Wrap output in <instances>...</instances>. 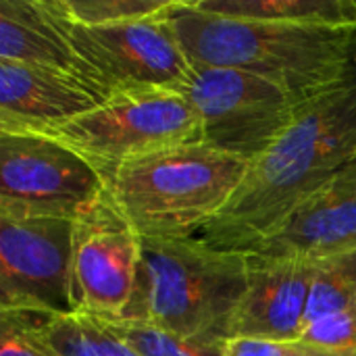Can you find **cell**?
<instances>
[{
	"label": "cell",
	"instance_id": "obj_1",
	"mask_svg": "<svg viewBox=\"0 0 356 356\" xmlns=\"http://www.w3.org/2000/svg\"><path fill=\"white\" fill-rule=\"evenodd\" d=\"M356 156V65L332 90L300 104L252 163L227 207L196 236L217 250L252 252L300 202Z\"/></svg>",
	"mask_w": 356,
	"mask_h": 356
},
{
	"label": "cell",
	"instance_id": "obj_2",
	"mask_svg": "<svg viewBox=\"0 0 356 356\" xmlns=\"http://www.w3.org/2000/svg\"><path fill=\"white\" fill-rule=\"evenodd\" d=\"M167 19L192 65L254 73L300 102L338 86L356 65V29L221 17L192 0H177Z\"/></svg>",
	"mask_w": 356,
	"mask_h": 356
},
{
	"label": "cell",
	"instance_id": "obj_3",
	"mask_svg": "<svg viewBox=\"0 0 356 356\" xmlns=\"http://www.w3.org/2000/svg\"><path fill=\"white\" fill-rule=\"evenodd\" d=\"M248 257L200 238H142L136 288L121 319L223 344L246 290Z\"/></svg>",
	"mask_w": 356,
	"mask_h": 356
},
{
	"label": "cell",
	"instance_id": "obj_4",
	"mask_svg": "<svg viewBox=\"0 0 356 356\" xmlns=\"http://www.w3.org/2000/svg\"><path fill=\"white\" fill-rule=\"evenodd\" d=\"M246 171L238 156L184 144L121 165L106 188L142 238H196L227 207Z\"/></svg>",
	"mask_w": 356,
	"mask_h": 356
},
{
	"label": "cell",
	"instance_id": "obj_5",
	"mask_svg": "<svg viewBox=\"0 0 356 356\" xmlns=\"http://www.w3.org/2000/svg\"><path fill=\"white\" fill-rule=\"evenodd\" d=\"M46 136L83 156L104 184L129 161L173 146L202 144L198 115L179 90L115 94Z\"/></svg>",
	"mask_w": 356,
	"mask_h": 356
},
{
	"label": "cell",
	"instance_id": "obj_6",
	"mask_svg": "<svg viewBox=\"0 0 356 356\" xmlns=\"http://www.w3.org/2000/svg\"><path fill=\"white\" fill-rule=\"evenodd\" d=\"M48 2L81 63L83 79L102 100L138 90H181L192 77L194 65L184 54L167 13L131 23L79 25L54 0Z\"/></svg>",
	"mask_w": 356,
	"mask_h": 356
},
{
	"label": "cell",
	"instance_id": "obj_7",
	"mask_svg": "<svg viewBox=\"0 0 356 356\" xmlns=\"http://www.w3.org/2000/svg\"><path fill=\"white\" fill-rule=\"evenodd\" d=\"M179 92L198 115L202 144L246 163L261 156L305 104L265 77L207 65H194Z\"/></svg>",
	"mask_w": 356,
	"mask_h": 356
},
{
	"label": "cell",
	"instance_id": "obj_8",
	"mask_svg": "<svg viewBox=\"0 0 356 356\" xmlns=\"http://www.w3.org/2000/svg\"><path fill=\"white\" fill-rule=\"evenodd\" d=\"M102 175L42 134H0V217L75 221L102 192Z\"/></svg>",
	"mask_w": 356,
	"mask_h": 356
},
{
	"label": "cell",
	"instance_id": "obj_9",
	"mask_svg": "<svg viewBox=\"0 0 356 356\" xmlns=\"http://www.w3.org/2000/svg\"><path fill=\"white\" fill-rule=\"evenodd\" d=\"M142 257V236L108 188L73 221V311L96 319H121Z\"/></svg>",
	"mask_w": 356,
	"mask_h": 356
},
{
	"label": "cell",
	"instance_id": "obj_10",
	"mask_svg": "<svg viewBox=\"0 0 356 356\" xmlns=\"http://www.w3.org/2000/svg\"><path fill=\"white\" fill-rule=\"evenodd\" d=\"M73 221L0 217V311L73 315Z\"/></svg>",
	"mask_w": 356,
	"mask_h": 356
},
{
	"label": "cell",
	"instance_id": "obj_11",
	"mask_svg": "<svg viewBox=\"0 0 356 356\" xmlns=\"http://www.w3.org/2000/svg\"><path fill=\"white\" fill-rule=\"evenodd\" d=\"M246 257V290L232 319L229 338H257L288 344L300 342L307 323L315 261L263 254Z\"/></svg>",
	"mask_w": 356,
	"mask_h": 356
},
{
	"label": "cell",
	"instance_id": "obj_12",
	"mask_svg": "<svg viewBox=\"0 0 356 356\" xmlns=\"http://www.w3.org/2000/svg\"><path fill=\"white\" fill-rule=\"evenodd\" d=\"M356 248V156L300 202L252 252L321 261Z\"/></svg>",
	"mask_w": 356,
	"mask_h": 356
},
{
	"label": "cell",
	"instance_id": "obj_13",
	"mask_svg": "<svg viewBox=\"0 0 356 356\" xmlns=\"http://www.w3.org/2000/svg\"><path fill=\"white\" fill-rule=\"evenodd\" d=\"M102 98L77 75L42 65L0 60V134H50Z\"/></svg>",
	"mask_w": 356,
	"mask_h": 356
},
{
	"label": "cell",
	"instance_id": "obj_14",
	"mask_svg": "<svg viewBox=\"0 0 356 356\" xmlns=\"http://www.w3.org/2000/svg\"><path fill=\"white\" fill-rule=\"evenodd\" d=\"M0 60L54 67L83 79L81 63L48 0H0Z\"/></svg>",
	"mask_w": 356,
	"mask_h": 356
},
{
	"label": "cell",
	"instance_id": "obj_15",
	"mask_svg": "<svg viewBox=\"0 0 356 356\" xmlns=\"http://www.w3.org/2000/svg\"><path fill=\"white\" fill-rule=\"evenodd\" d=\"M194 6L234 19L356 29V0H194Z\"/></svg>",
	"mask_w": 356,
	"mask_h": 356
},
{
	"label": "cell",
	"instance_id": "obj_16",
	"mask_svg": "<svg viewBox=\"0 0 356 356\" xmlns=\"http://www.w3.org/2000/svg\"><path fill=\"white\" fill-rule=\"evenodd\" d=\"M42 330L60 356H142L115 336L100 319L83 313L48 315Z\"/></svg>",
	"mask_w": 356,
	"mask_h": 356
},
{
	"label": "cell",
	"instance_id": "obj_17",
	"mask_svg": "<svg viewBox=\"0 0 356 356\" xmlns=\"http://www.w3.org/2000/svg\"><path fill=\"white\" fill-rule=\"evenodd\" d=\"M356 309V248L321 261L313 267V286L307 323ZM305 323V325H307Z\"/></svg>",
	"mask_w": 356,
	"mask_h": 356
},
{
	"label": "cell",
	"instance_id": "obj_18",
	"mask_svg": "<svg viewBox=\"0 0 356 356\" xmlns=\"http://www.w3.org/2000/svg\"><path fill=\"white\" fill-rule=\"evenodd\" d=\"M100 321L142 356H225L223 344L186 340L138 321H125V319H100Z\"/></svg>",
	"mask_w": 356,
	"mask_h": 356
},
{
	"label": "cell",
	"instance_id": "obj_19",
	"mask_svg": "<svg viewBox=\"0 0 356 356\" xmlns=\"http://www.w3.org/2000/svg\"><path fill=\"white\" fill-rule=\"evenodd\" d=\"M177 0H54L56 8L79 25H115L156 19Z\"/></svg>",
	"mask_w": 356,
	"mask_h": 356
},
{
	"label": "cell",
	"instance_id": "obj_20",
	"mask_svg": "<svg viewBox=\"0 0 356 356\" xmlns=\"http://www.w3.org/2000/svg\"><path fill=\"white\" fill-rule=\"evenodd\" d=\"M42 313L0 311V356H60L44 336Z\"/></svg>",
	"mask_w": 356,
	"mask_h": 356
},
{
	"label": "cell",
	"instance_id": "obj_21",
	"mask_svg": "<svg viewBox=\"0 0 356 356\" xmlns=\"http://www.w3.org/2000/svg\"><path fill=\"white\" fill-rule=\"evenodd\" d=\"M298 344L325 355L356 356V309L307 323Z\"/></svg>",
	"mask_w": 356,
	"mask_h": 356
},
{
	"label": "cell",
	"instance_id": "obj_22",
	"mask_svg": "<svg viewBox=\"0 0 356 356\" xmlns=\"http://www.w3.org/2000/svg\"><path fill=\"white\" fill-rule=\"evenodd\" d=\"M302 344L271 342L257 338H229L223 342L225 356H302Z\"/></svg>",
	"mask_w": 356,
	"mask_h": 356
},
{
	"label": "cell",
	"instance_id": "obj_23",
	"mask_svg": "<svg viewBox=\"0 0 356 356\" xmlns=\"http://www.w3.org/2000/svg\"><path fill=\"white\" fill-rule=\"evenodd\" d=\"M305 350H302V356H334V355H325V353H319V350H311V348H307V346H302Z\"/></svg>",
	"mask_w": 356,
	"mask_h": 356
}]
</instances>
